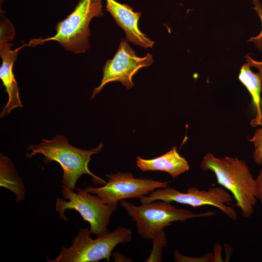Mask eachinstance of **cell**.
<instances>
[{"label":"cell","instance_id":"1","mask_svg":"<svg viewBox=\"0 0 262 262\" xmlns=\"http://www.w3.org/2000/svg\"><path fill=\"white\" fill-rule=\"evenodd\" d=\"M204 171H212L217 183L232 194L235 206L239 208L243 217L248 218L253 213L257 201L256 180L246 162L237 157H215L206 154L200 163Z\"/></svg>","mask_w":262,"mask_h":262},{"label":"cell","instance_id":"2","mask_svg":"<svg viewBox=\"0 0 262 262\" xmlns=\"http://www.w3.org/2000/svg\"><path fill=\"white\" fill-rule=\"evenodd\" d=\"M100 144L97 148L86 150L79 149L70 145L63 135H57L51 140L42 139L37 145H30L28 149L31 150L27 156L31 158L36 154H43V162L48 164L51 161L58 163L63 170L62 187L74 191L77 180L82 175L92 176L98 183L106 182L93 174L88 168L91 156L99 153L102 148Z\"/></svg>","mask_w":262,"mask_h":262},{"label":"cell","instance_id":"3","mask_svg":"<svg viewBox=\"0 0 262 262\" xmlns=\"http://www.w3.org/2000/svg\"><path fill=\"white\" fill-rule=\"evenodd\" d=\"M102 0H80L73 11L57 23L56 33L53 36L33 39L27 46L56 41L67 51L76 54L85 52L90 47V22L93 18L103 16Z\"/></svg>","mask_w":262,"mask_h":262},{"label":"cell","instance_id":"4","mask_svg":"<svg viewBox=\"0 0 262 262\" xmlns=\"http://www.w3.org/2000/svg\"><path fill=\"white\" fill-rule=\"evenodd\" d=\"M119 203L135 222L138 234L147 240H152L173 222H183L192 218L211 216L215 213L213 211L195 213L163 200L142 203L140 206L125 200H120Z\"/></svg>","mask_w":262,"mask_h":262},{"label":"cell","instance_id":"5","mask_svg":"<svg viewBox=\"0 0 262 262\" xmlns=\"http://www.w3.org/2000/svg\"><path fill=\"white\" fill-rule=\"evenodd\" d=\"M88 228L81 229L72 240V245L63 246L60 254L50 262H97L103 259L109 262L113 249L118 244L130 242L132 237L130 229L120 226L111 232L90 237Z\"/></svg>","mask_w":262,"mask_h":262},{"label":"cell","instance_id":"6","mask_svg":"<svg viewBox=\"0 0 262 262\" xmlns=\"http://www.w3.org/2000/svg\"><path fill=\"white\" fill-rule=\"evenodd\" d=\"M62 188L63 196L68 201L59 198L56 200V211L61 219L67 221L65 211L74 210L79 213L84 221L89 223L91 234L98 236L109 232L110 219L118 203L105 204L97 195L85 190L76 188L77 193H75L66 187Z\"/></svg>","mask_w":262,"mask_h":262},{"label":"cell","instance_id":"7","mask_svg":"<svg viewBox=\"0 0 262 262\" xmlns=\"http://www.w3.org/2000/svg\"><path fill=\"white\" fill-rule=\"evenodd\" d=\"M163 200L175 202L194 208L209 205L215 207L232 220L237 218L233 207L228 206L234 200L231 195L223 187H212L207 190H200L195 187L187 189L186 193L180 192L168 186L156 189L147 196L140 198L141 203Z\"/></svg>","mask_w":262,"mask_h":262},{"label":"cell","instance_id":"8","mask_svg":"<svg viewBox=\"0 0 262 262\" xmlns=\"http://www.w3.org/2000/svg\"><path fill=\"white\" fill-rule=\"evenodd\" d=\"M105 176L109 180L103 186H87L85 189L87 192L97 195L105 204L116 203L128 198H140L156 189L167 187L171 182L150 178H137L129 172H118L106 174Z\"/></svg>","mask_w":262,"mask_h":262},{"label":"cell","instance_id":"9","mask_svg":"<svg viewBox=\"0 0 262 262\" xmlns=\"http://www.w3.org/2000/svg\"><path fill=\"white\" fill-rule=\"evenodd\" d=\"M153 63L151 54L147 53L142 57L137 56L128 41L122 38L114 57L106 61L103 67L101 83L94 89L91 98H93L110 82H119L127 89L131 88L134 85L132 77L140 69L147 67Z\"/></svg>","mask_w":262,"mask_h":262},{"label":"cell","instance_id":"10","mask_svg":"<svg viewBox=\"0 0 262 262\" xmlns=\"http://www.w3.org/2000/svg\"><path fill=\"white\" fill-rule=\"evenodd\" d=\"M11 41L5 37H0V56L2 60L0 67V79L8 95V102L2 109L0 117L10 114L16 108L23 107L13 68L19 50L26 45H23L19 48L12 49L13 44L10 43Z\"/></svg>","mask_w":262,"mask_h":262},{"label":"cell","instance_id":"11","mask_svg":"<svg viewBox=\"0 0 262 262\" xmlns=\"http://www.w3.org/2000/svg\"><path fill=\"white\" fill-rule=\"evenodd\" d=\"M106 9L111 15L116 24L126 34V40L144 49L152 48L154 41L142 33L138 27L140 12H134L129 5L115 0H105Z\"/></svg>","mask_w":262,"mask_h":262},{"label":"cell","instance_id":"12","mask_svg":"<svg viewBox=\"0 0 262 262\" xmlns=\"http://www.w3.org/2000/svg\"><path fill=\"white\" fill-rule=\"evenodd\" d=\"M136 164L142 171H164L174 179L189 169L188 162L180 155L176 147L166 153L154 159H144L138 156Z\"/></svg>","mask_w":262,"mask_h":262},{"label":"cell","instance_id":"13","mask_svg":"<svg viewBox=\"0 0 262 262\" xmlns=\"http://www.w3.org/2000/svg\"><path fill=\"white\" fill-rule=\"evenodd\" d=\"M247 62L241 67L238 78L250 93L252 103L256 111V116L251 120L250 125L253 127L262 126V111L261 107V92L262 76L258 72L254 73Z\"/></svg>","mask_w":262,"mask_h":262},{"label":"cell","instance_id":"14","mask_svg":"<svg viewBox=\"0 0 262 262\" xmlns=\"http://www.w3.org/2000/svg\"><path fill=\"white\" fill-rule=\"evenodd\" d=\"M0 185L13 192L17 202L25 197V188L11 161L2 154L0 157Z\"/></svg>","mask_w":262,"mask_h":262},{"label":"cell","instance_id":"15","mask_svg":"<svg viewBox=\"0 0 262 262\" xmlns=\"http://www.w3.org/2000/svg\"><path fill=\"white\" fill-rule=\"evenodd\" d=\"M153 249L147 262H161L163 248L166 245L167 240L166 234L164 230L158 235L153 238Z\"/></svg>","mask_w":262,"mask_h":262},{"label":"cell","instance_id":"16","mask_svg":"<svg viewBox=\"0 0 262 262\" xmlns=\"http://www.w3.org/2000/svg\"><path fill=\"white\" fill-rule=\"evenodd\" d=\"M254 146L253 159L254 162L259 165L262 164V127L256 130L253 137L248 139Z\"/></svg>","mask_w":262,"mask_h":262},{"label":"cell","instance_id":"17","mask_svg":"<svg viewBox=\"0 0 262 262\" xmlns=\"http://www.w3.org/2000/svg\"><path fill=\"white\" fill-rule=\"evenodd\" d=\"M252 2L254 7L253 9L259 15L262 22V29L259 34L254 37H251L248 42H253L256 47L260 50L262 51V7L261 2L259 0H252Z\"/></svg>","mask_w":262,"mask_h":262},{"label":"cell","instance_id":"18","mask_svg":"<svg viewBox=\"0 0 262 262\" xmlns=\"http://www.w3.org/2000/svg\"><path fill=\"white\" fill-rule=\"evenodd\" d=\"M174 255L175 260L176 262H214L213 256L211 253H208L206 255L198 258H194L182 255L179 252L175 251Z\"/></svg>","mask_w":262,"mask_h":262},{"label":"cell","instance_id":"19","mask_svg":"<svg viewBox=\"0 0 262 262\" xmlns=\"http://www.w3.org/2000/svg\"><path fill=\"white\" fill-rule=\"evenodd\" d=\"M255 180L257 198L260 200L262 207V167Z\"/></svg>","mask_w":262,"mask_h":262},{"label":"cell","instance_id":"20","mask_svg":"<svg viewBox=\"0 0 262 262\" xmlns=\"http://www.w3.org/2000/svg\"><path fill=\"white\" fill-rule=\"evenodd\" d=\"M245 58L246 61L249 64L250 66L256 67L262 76V61H255L252 59L248 54L246 55Z\"/></svg>","mask_w":262,"mask_h":262},{"label":"cell","instance_id":"21","mask_svg":"<svg viewBox=\"0 0 262 262\" xmlns=\"http://www.w3.org/2000/svg\"><path fill=\"white\" fill-rule=\"evenodd\" d=\"M221 246L219 243H217L214 247V262H222L221 258Z\"/></svg>","mask_w":262,"mask_h":262}]
</instances>
